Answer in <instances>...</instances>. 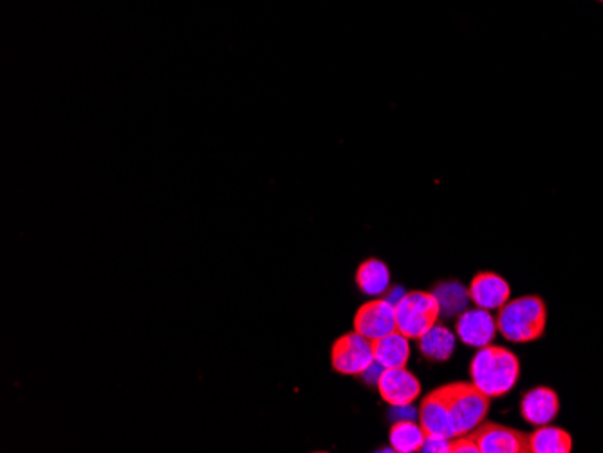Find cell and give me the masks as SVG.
Wrapping results in <instances>:
<instances>
[{
	"label": "cell",
	"instance_id": "11",
	"mask_svg": "<svg viewBox=\"0 0 603 453\" xmlns=\"http://www.w3.org/2000/svg\"><path fill=\"white\" fill-rule=\"evenodd\" d=\"M419 425L427 437H434V439L455 437L445 398L439 389L430 392L427 398L423 399L421 408H419Z\"/></svg>",
	"mask_w": 603,
	"mask_h": 453
},
{
	"label": "cell",
	"instance_id": "10",
	"mask_svg": "<svg viewBox=\"0 0 603 453\" xmlns=\"http://www.w3.org/2000/svg\"><path fill=\"white\" fill-rule=\"evenodd\" d=\"M558 412H560V398L557 392L549 387L528 390L520 401V414L529 425H549L551 421H555Z\"/></svg>",
	"mask_w": 603,
	"mask_h": 453
},
{
	"label": "cell",
	"instance_id": "12",
	"mask_svg": "<svg viewBox=\"0 0 603 453\" xmlns=\"http://www.w3.org/2000/svg\"><path fill=\"white\" fill-rule=\"evenodd\" d=\"M468 295L474 300V304L481 309H501L506 302H510V284L497 273H477Z\"/></svg>",
	"mask_w": 603,
	"mask_h": 453
},
{
	"label": "cell",
	"instance_id": "17",
	"mask_svg": "<svg viewBox=\"0 0 603 453\" xmlns=\"http://www.w3.org/2000/svg\"><path fill=\"white\" fill-rule=\"evenodd\" d=\"M425 441H427V435L423 432L421 425L410 419H401L390 428V444H392L394 452H421Z\"/></svg>",
	"mask_w": 603,
	"mask_h": 453
},
{
	"label": "cell",
	"instance_id": "1",
	"mask_svg": "<svg viewBox=\"0 0 603 453\" xmlns=\"http://www.w3.org/2000/svg\"><path fill=\"white\" fill-rule=\"evenodd\" d=\"M472 383L488 398L506 396L519 381L520 361L513 352L486 345L475 354L470 365Z\"/></svg>",
	"mask_w": 603,
	"mask_h": 453
},
{
	"label": "cell",
	"instance_id": "14",
	"mask_svg": "<svg viewBox=\"0 0 603 453\" xmlns=\"http://www.w3.org/2000/svg\"><path fill=\"white\" fill-rule=\"evenodd\" d=\"M529 450L531 453H571L573 437L558 426H539L529 434Z\"/></svg>",
	"mask_w": 603,
	"mask_h": 453
},
{
	"label": "cell",
	"instance_id": "7",
	"mask_svg": "<svg viewBox=\"0 0 603 453\" xmlns=\"http://www.w3.org/2000/svg\"><path fill=\"white\" fill-rule=\"evenodd\" d=\"M354 331L363 334L369 340H378L381 336L398 331L396 324V306L389 300H372L363 304L354 316Z\"/></svg>",
	"mask_w": 603,
	"mask_h": 453
},
{
	"label": "cell",
	"instance_id": "2",
	"mask_svg": "<svg viewBox=\"0 0 603 453\" xmlns=\"http://www.w3.org/2000/svg\"><path fill=\"white\" fill-rule=\"evenodd\" d=\"M495 322L497 331H501L508 342H537L546 334L548 306L540 296H520L501 307Z\"/></svg>",
	"mask_w": 603,
	"mask_h": 453
},
{
	"label": "cell",
	"instance_id": "9",
	"mask_svg": "<svg viewBox=\"0 0 603 453\" xmlns=\"http://www.w3.org/2000/svg\"><path fill=\"white\" fill-rule=\"evenodd\" d=\"M455 331L459 334L461 342L481 349L493 342L495 333H497V322L493 320V316L488 313V309H470L463 315L459 316Z\"/></svg>",
	"mask_w": 603,
	"mask_h": 453
},
{
	"label": "cell",
	"instance_id": "13",
	"mask_svg": "<svg viewBox=\"0 0 603 453\" xmlns=\"http://www.w3.org/2000/svg\"><path fill=\"white\" fill-rule=\"evenodd\" d=\"M372 347H374V361H378L383 369L405 367L409 361V338L399 331L374 340Z\"/></svg>",
	"mask_w": 603,
	"mask_h": 453
},
{
	"label": "cell",
	"instance_id": "18",
	"mask_svg": "<svg viewBox=\"0 0 603 453\" xmlns=\"http://www.w3.org/2000/svg\"><path fill=\"white\" fill-rule=\"evenodd\" d=\"M450 453H481L472 435H455L450 439Z\"/></svg>",
	"mask_w": 603,
	"mask_h": 453
},
{
	"label": "cell",
	"instance_id": "21",
	"mask_svg": "<svg viewBox=\"0 0 603 453\" xmlns=\"http://www.w3.org/2000/svg\"><path fill=\"white\" fill-rule=\"evenodd\" d=\"M403 296H405V293H403V289H401V287H394V289L390 291V295L387 296L385 300H389L390 304H394V306H396V304H398L399 300H401Z\"/></svg>",
	"mask_w": 603,
	"mask_h": 453
},
{
	"label": "cell",
	"instance_id": "19",
	"mask_svg": "<svg viewBox=\"0 0 603 453\" xmlns=\"http://www.w3.org/2000/svg\"><path fill=\"white\" fill-rule=\"evenodd\" d=\"M421 452L450 453V439H434V437H427V441L423 444Z\"/></svg>",
	"mask_w": 603,
	"mask_h": 453
},
{
	"label": "cell",
	"instance_id": "8",
	"mask_svg": "<svg viewBox=\"0 0 603 453\" xmlns=\"http://www.w3.org/2000/svg\"><path fill=\"white\" fill-rule=\"evenodd\" d=\"M378 389L381 398L385 399L390 407H407L419 398L421 385L412 372L405 367H398L381 372Z\"/></svg>",
	"mask_w": 603,
	"mask_h": 453
},
{
	"label": "cell",
	"instance_id": "6",
	"mask_svg": "<svg viewBox=\"0 0 603 453\" xmlns=\"http://www.w3.org/2000/svg\"><path fill=\"white\" fill-rule=\"evenodd\" d=\"M470 435L481 453H531L529 434L515 428L484 421Z\"/></svg>",
	"mask_w": 603,
	"mask_h": 453
},
{
	"label": "cell",
	"instance_id": "3",
	"mask_svg": "<svg viewBox=\"0 0 603 453\" xmlns=\"http://www.w3.org/2000/svg\"><path fill=\"white\" fill-rule=\"evenodd\" d=\"M439 392L445 398L455 435L470 434L486 421L492 398L477 389L474 383H450L439 387Z\"/></svg>",
	"mask_w": 603,
	"mask_h": 453
},
{
	"label": "cell",
	"instance_id": "4",
	"mask_svg": "<svg viewBox=\"0 0 603 453\" xmlns=\"http://www.w3.org/2000/svg\"><path fill=\"white\" fill-rule=\"evenodd\" d=\"M441 304L434 293L410 291L396 304L398 331L407 338H421L437 324Z\"/></svg>",
	"mask_w": 603,
	"mask_h": 453
},
{
	"label": "cell",
	"instance_id": "20",
	"mask_svg": "<svg viewBox=\"0 0 603 453\" xmlns=\"http://www.w3.org/2000/svg\"><path fill=\"white\" fill-rule=\"evenodd\" d=\"M383 367H381L378 361H374L369 369L363 372V380L367 381L369 385H378V381H380L381 372H383Z\"/></svg>",
	"mask_w": 603,
	"mask_h": 453
},
{
	"label": "cell",
	"instance_id": "15",
	"mask_svg": "<svg viewBox=\"0 0 603 453\" xmlns=\"http://www.w3.org/2000/svg\"><path fill=\"white\" fill-rule=\"evenodd\" d=\"M455 349V336L446 327L434 325L419 338V351L432 361H448Z\"/></svg>",
	"mask_w": 603,
	"mask_h": 453
},
{
	"label": "cell",
	"instance_id": "22",
	"mask_svg": "<svg viewBox=\"0 0 603 453\" xmlns=\"http://www.w3.org/2000/svg\"><path fill=\"white\" fill-rule=\"evenodd\" d=\"M600 2H603V0H600Z\"/></svg>",
	"mask_w": 603,
	"mask_h": 453
},
{
	"label": "cell",
	"instance_id": "16",
	"mask_svg": "<svg viewBox=\"0 0 603 453\" xmlns=\"http://www.w3.org/2000/svg\"><path fill=\"white\" fill-rule=\"evenodd\" d=\"M356 284L365 295H383V293H387V289L390 287L389 268L381 260H365L356 271Z\"/></svg>",
	"mask_w": 603,
	"mask_h": 453
},
{
	"label": "cell",
	"instance_id": "5",
	"mask_svg": "<svg viewBox=\"0 0 603 453\" xmlns=\"http://www.w3.org/2000/svg\"><path fill=\"white\" fill-rule=\"evenodd\" d=\"M331 361L333 369L344 376H362L374 363L372 340L356 331L344 334L334 342Z\"/></svg>",
	"mask_w": 603,
	"mask_h": 453
}]
</instances>
